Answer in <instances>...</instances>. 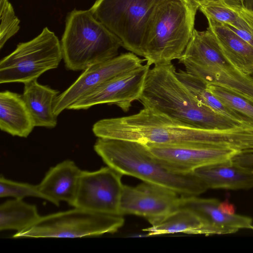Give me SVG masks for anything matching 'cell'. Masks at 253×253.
Instances as JSON below:
<instances>
[{
  "instance_id": "obj_29",
  "label": "cell",
  "mask_w": 253,
  "mask_h": 253,
  "mask_svg": "<svg viewBox=\"0 0 253 253\" xmlns=\"http://www.w3.org/2000/svg\"><path fill=\"white\" fill-rule=\"evenodd\" d=\"M218 208L224 213L228 214H235V208L233 204H231L228 200L219 202Z\"/></svg>"
},
{
  "instance_id": "obj_11",
  "label": "cell",
  "mask_w": 253,
  "mask_h": 253,
  "mask_svg": "<svg viewBox=\"0 0 253 253\" xmlns=\"http://www.w3.org/2000/svg\"><path fill=\"white\" fill-rule=\"evenodd\" d=\"M147 64L117 76L81 98L69 110H86L97 105L114 104L127 112L139 100L150 69Z\"/></svg>"
},
{
  "instance_id": "obj_3",
  "label": "cell",
  "mask_w": 253,
  "mask_h": 253,
  "mask_svg": "<svg viewBox=\"0 0 253 253\" xmlns=\"http://www.w3.org/2000/svg\"><path fill=\"white\" fill-rule=\"evenodd\" d=\"M93 148L108 166L123 175L167 188L181 196H198L208 189L193 173H179L167 169L153 156L145 144L98 138Z\"/></svg>"
},
{
  "instance_id": "obj_8",
  "label": "cell",
  "mask_w": 253,
  "mask_h": 253,
  "mask_svg": "<svg viewBox=\"0 0 253 253\" xmlns=\"http://www.w3.org/2000/svg\"><path fill=\"white\" fill-rule=\"evenodd\" d=\"M62 59L61 42L45 27L36 37L19 43L0 61V83L26 84L37 80L45 72L56 69Z\"/></svg>"
},
{
  "instance_id": "obj_18",
  "label": "cell",
  "mask_w": 253,
  "mask_h": 253,
  "mask_svg": "<svg viewBox=\"0 0 253 253\" xmlns=\"http://www.w3.org/2000/svg\"><path fill=\"white\" fill-rule=\"evenodd\" d=\"M212 33L222 55L244 74L253 76V46L225 25L207 19Z\"/></svg>"
},
{
  "instance_id": "obj_30",
  "label": "cell",
  "mask_w": 253,
  "mask_h": 253,
  "mask_svg": "<svg viewBox=\"0 0 253 253\" xmlns=\"http://www.w3.org/2000/svg\"><path fill=\"white\" fill-rule=\"evenodd\" d=\"M187 1L190 2V3L199 7L207 2H210L211 1L215 0H186Z\"/></svg>"
},
{
  "instance_id": "obj_28",
  "label": "cell",
  "mask_w": 253,
  "mask_h": 253,
  "mask_svg": "<svg viewBox=\"0 0 253 253\" xmlns=\"http://www.w3.org/2000/svg\"><path fill=\"white\" fill-rule=\"evenodd\" d=\"M233 160L242 165L253 168V153L239 154Z\"/></svg>"
},
{
  "instance_id": "obj_1",
  "label": "cell",
  "mask_w": 253,
  "mask_h": 253,
  "mask_svg": "<svg viewBox=\"0 0 253 253\" xmlns=\"http://www.w3.org/2000/svg\"><path fill=\"white\" fill-rule=\"evenodd\" d=\"M92 130L98 138L145 144H201L239 150L245 141V133L240 128L228 130L196 128L145 107L132 115L100 120L94 124Z\"/></svg>"
},
{
  "instance_id": "obj_13",
  "label": "cell",
  "mask_w": 253,
  "mask_h": 253,
  "mask_svg": "<svg viewBox=\"0 0 253 253\" xmlns=\"http://www.w3.org/2000/svg\"><path fill=\"white\" fill-rule=\"evenodd\" d=\"M179 195L167 188L145 182L136 186L124 185L119 213L141 216L151 224L178 208Z\"/></svg>"
},
{
  "instance_id": "obj_15",
  "label": "cell",
  "mask_w": 253,
  "mask_h": 253,
  "mask_svg": "<svg viewBox=\"0 0 253 253\" xmlns=\"http://www.w3.org/2000/svg\"><path fill=\"white\" fill-rule=\"evenodd\" d=\"M219 201L197 196H180L179 207L189 209L197 213L210 229L212 235L235 233L253 226V219L240 214H228L218 208Z\"/></svg>"
},
{
  "instance_id": "obj_14",
  "label": "cell",
  "mask_w": 253,
  "mask_h": 253,
  "mask_svg": "<svg viewBox=\"0 0 253 253\" xmlns=\"http://www.w3.org/2000/svg\"><path fill=\"white\" fill-rule=\"evenodd\" d=\"M153 156L169 170L182 174L209 165L233 159L240 153L234 150L201 144H146Z\"/></svg>"
},
{
  "instance_id": "obj_6",
  "label": "cell",
  "mask_w": 253,
  "mask_h": 253,
  "mask_svg": "<svg viewBox=\"0 0 253 253\" xmlns=\"http://www.w3.org/2000/svg\"><path fill=\"white\" fill-rule=\"evenodd\" d=\"M178 61L186 72L205 84L223 87L253 102V77L225 58L208 28L204 31L194 30Z\"/></svg>"
},
{
  "instance_id": "obj_26",
  "label": "cell",
  "mask_w": 253,
  "mask_h": 253,
  "mask_svg": "<svg viewBox=\"0 0 253 253\" xmlns=\"http://www.w3.org/2000/svg\"><path fill=\"white\" fill-rule=\"evenodd\" d=\"M11 197L23 199L26 197H34L46 200L40 191L38 185L15 181L1 176L0 177V197Z\"/></svg>"
},
{
  "instance_id": "obj_17",
  "label": "cell",
  "mask_w": 253,
  "mask_h": 253,
  "mask_svg": "<svg viewBox=\"0 0 253 253\" xmlns=\"http://www.w3.org/2000/svg\"><path fill=\"white\" fill-rule=\"evenodd\" d=\"M82 170L73 161L65 160L49 169L38 184L39 189L46 200L56 206L61 201L72 206Z\"/></svg>"
},
{
  "instance_id": "obj_27",
  "label": "cell",
  "mask_w": 253,
  "mask_h": 253,
  "mask_svg": "<svg viewBox=\"0 0 253 253\" xmlns=\"http://www.w3.org/2000/svg\"><path fill=\"white\" fill-rule=\"evenodd\" d=\"M0 48L20 29V20L8 0H0Z\"/></svg>"
},
{
  "instance_id": "obj_10",
  "label": "cell",
  "mask_w": 253,
  "mask_h": 253,
  "mask_svg": "<svg viewBox=\"0 0 253 253\" xmlns=\"http://www.w3.org/2000/svg\"><path fill=\"white\" fill-rule=\"evenodd\" d=\"M123 175L108 166L93 171L82 170L72 206L99 213L120 214Z\"/></svg>"
},
{
  "instance_id": "obj_5",
  "label": "cell",
  "mask_w": 253,
  "mask_h": 253,
  "mask_svg": "<svg viewBox=\"0 0 253 253\" xmlns=\"http://www.w3.org/2000/svg\"><path fill=\"white\" fill-rule=\"evenodd\" d=\"M61 45L66 68L84 70L118 56L119 40L89 10L69 13Z\"/></svg>"
},
{
  "instance_id": "obj_7",
  "label": "cell",
  "mask_w": 253,
  "mask_h": 253,
  "mask_svg": "<svg viewBox=\"0 0 253 253\" xmlns=\"http://www.w3.org/2000/svg\"><path fill=\"white\" fill-rule=\"evenodd\" d=\"M123 215L74 208L43 216L16 233L13 238H82L117 232L124 225Z\"/></svg>"
},
{
  "instance_id": "obj_23",
  "label": "cell",
  "mask_w": 253,
  "mask_h": 253,
  "mask_svg": "<svg viewBox=\"0 0 253 253\" xmlns=\"http://www.w3.org/2000/svg\"><path fill=\"white\" fill-rule=\"evenodd\" d=\"M176 75L178 79L201 103L245 127L253 128L246 119L227 106L211 93L208 89L206 84L202 81L185 71L179 70L176 71Z\"/></svg>"
},
{
  "instance_id": "obj_34",
  "label": "cell",
  "mask_w": 253,
  "mask_h": 253,
  "mask_svg": "<svg viewBox=\"0 0 253 253\" xmlns=\"http://www.w3.org/2000/svg\"><path fill=\"white\" fill-rule=\"evenodd\" d=\"M252 229L253 230V227H252Z\"/></svg>"
},
{
  "instance_id": "obj_22",
  "label": "cell",
  "mask_w": 253,
  "mask_h": 253,
  "mask_svg": "<svg viewBox=\"0 0 253 253\" xmlns=\"http://www.w3.org/2000/svg\"><path fill=\"white\" fill-rule=\"evenodd\" d=\"M151 225L150 227L143 229L148 232V236L178 233L212 235L209 226L201 217L186 208H178Z\"/></svg>"
},
{
  "instance_id": "obj_24",
  "label": "cell",
  "mask_w": 253,
  "mask_h": 253,
  "mask_svg": "<svg viewBox=\"0 0 253 253\" xmlns=\"http://www.w3.org/2000/svg\"><path fill=\"white\" fill-rule=\"evenodd\" d=\"M41 216L36 206L23 199L7 200L0 205V230L20 231L35 224Z\"/></svg>"
},
{
  "instance_id": "obj_25",
  "label": "cell",
  "mask_w": 253,
  "mask_h": 253,
  "mask_svg": "<svg viewBox=\"0 0 253 253\" xmlns=\"http://www.w3.org/2000/svg\"><path fill=\"white\" fill-rule=\"evenodd\" d=\"M208 89L227 106L246 119L253 126V102L225 88L206 84Z\"/></svg>"
},
{
  "instance_id": "obj_31",
  "label": "cell",
  "mask_w": 253,
  "mask_h": 253,
  "mask_svg": "<svg viewBox=\"0 0 253 253\" xmlns=\"http://www.w3.org/2000/svg\"><path fill=\"white\" fill-rule=\"evenodd\" d=\"M242 5L253 12V0H243Z\"/></svg>"
},
{
  "instance_id": "obj_16",
  "label": "cell",
  "mask_w": 253,
  "mask_h": 253,
  "mask_svg": "<svg viewBox=\"0 0 253 253\" xmlns=\"http://www.w3.org/2000/svg\"><path fill=\"white\" fill-rule=\"evenodd\" d=\"M208 189L247 190L253 188V168L233 159L199 168L192 172Z\"/></svg>"
},
{
  "instance_id": "obj_4",
  "label": "cell",
  "mask_w": 253,
  "mask_h": 253,
  "mask_svg": "<svg viewBox=\"0 0 253 253\" xmlns=\"http://www.w3.org/2000/svg\"><path fill=\"white\" fill-rule=\"evenodd\" d=\"M198 9L186 0H161L157 4L142 45L146 64H166L181 57L195 29Z\"/></svg>"
},
{
  "instance_id": "obj_21",
  "label": "cell",
  "mask_w": 253,
  "mask_h": 253,
  "mask_svg": "<svg viewBox=\"0 0 253 253\" xmlns=\"http://www.w3.org/2000/svg\"><path fill=\"white\" fill-rule=\"evenodd\" d=\"M59 94L58 90L41 84L37 80L24 84L22 96L35 126L53 128L56 126L53 104Z\"/></svg>"
},
{
  "instance_id": "obj_20",
  "label": "cell",
  "mask_w": 253,
  "mask_h": 253,
  "mask_svg": "<svg viewBox=\"0 0 253 253\" xmlns=\"http://www.w3.org/2000/svg\"><path fill=\"white\" fill-rule=\"evenodd\" d=\"M35 127L22 95L0 92V128L13 136L27 137Z\"/></svg>"
},
{
  "instance_id": "obj_19",
  "label": "cell",
  "mask_w": 253,
  "mask_h": 253,
  "mask_svg": "<svg viewBox=\"0 0 253 253\" xmlns=\"http://www.w3.org/2000/svg\"><path fill=\"white\" fill-rule=\"evenodd\" d=\"M207 19L226 25L238 36L253 46V12L241 4L232 5L215 0L199 8Z\"/></svg>"
},
{
  "instance_id": "obj_12",
  "label": "cell",
  "mask_w": 253,
  "mask_h": 253,
  "mask_svg": "<svg viewBox=\"0 0 253 253\" xmlns=\"http://www.w3.org/2000/svg\"><path fill=\"white\" fill-rule=\"evenodd\" d=\"M143 61L130 52L87 68L67 89L57 96L53 104L54 113L58 116L100 84L117 76L141 66Z\"/></svg>"
},
{
  "instance_id": "obj_2",
  "label": "cell",
  "mask_w": 253,
  "mask_h": 253,
  "mask_svg": "<svg viewBox=\"0 0 253 253\" xmlns=\"http://www.w3.org/2000/svg\"><path fill=\"white\" fill-rule=\"evenodd\" d=\"M170 63L154 65L147 74L139 101L186 125L211 130L244 127L201 103L178 79Z\"/></svg>"
},
{
  "instance_id": "obj_35",
  "label": "cell",
  "mask_w": 253,
  "mask_h": 253,
  "mask_svg": "<svg viewBox=\"0 0 253 253\" xmlns=\"http://www.w3.org/2000/svg\"><path fill=\"white\" fill-rule=\"evenodd\" d=\"M252 77H253V76Z\"/></svg>"
},
{
  "instance_id": "obj_9",
  "label": "cell",
  "mask_w": 253,
  "mask_h": 253,
  "mask_svg": "<svg viewBox=\"0 0 253 253\" xmlns=\"http://www.w3.org/2000/svg\"><path fill=\"white\" fill-rule=\"evenodd\" d=\"M161 0H96L89 9L120 42L142 56V45L151 16Z\"/></svg>"
},
{
  "instance_id": "obj_33",
  "label": "cell",
  "mask_w": 253,
  "mask_h": 253,
  "mask_svg": "<svg viewBox=\"0 0 253 253\" xmlns=\"http://www.w3.org/2000/svg\"><path fill=\"white\" fill-rule=\"evenodd\" d=\"M238 0L240 2V3L242 5V2H243V0Z\"/></svg>"
},
{
  "instance_id": "obj_32",
  "label": "cell",
  "mask_w": 253,
  "mask_h": 253,
  "mask_svg": "<svg viewBox=\"0 0 253 253\" xmlns=\"http://www.w3.org/2000/svg\"><path fill=\"white\" fill-rule=\"evenodd\" d=\"M223 0L226 3L229 4H232V5L241 4L238 0Z\"/></svg>"
}]
</instances>
